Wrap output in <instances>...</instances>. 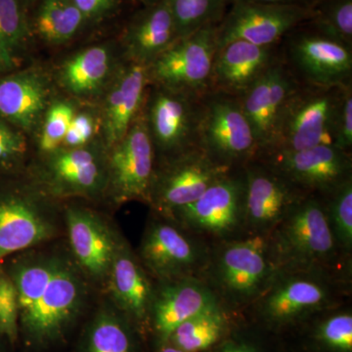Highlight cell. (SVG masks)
I'll return each mask as SVG.
<instances>
[{"label": "cell", "instance_id": "obj_27", "mask_svg": "<svg viewBox=\"0 0 352 352\" xmlns=\"http://www.w3.org/2000/svg\"><path fill=\"white\" fill-rule=\"evenodd\" d=\"M112 53L107 45L85 48L65 62L60 82L72 94L88 96L100 89L110 74Z\"/></svg>", "mask_w": 352, "mask_h": 352}, {"label": "cell", "instance_id": "obj_42", "mask_svg": "<svg viewBox=\"0 0 352 352\" xmlns=\"http://www.w3.org/2000/svg\"><path fill=\"white\" fill-rule=\"evenodd\" d=\"M263 2V3L296 4V6H311L315 0H228L229 6L235 2Z\"/></svg>", "mask_w": 352, "mask_h": 352}, {"label": "cell", "instance_id": "obj_1", "mask_svg": "<svg viewBox=\"0 0 352 352\" xmlns=\"http://www.w3.org/2000/svg\"><path fill=\"white\" fill-rule=\"evenodd\" d=\"M6 268L19 302V325L32 342L57 340L80 312L85 285L75 261L59 252L22 254Z\"/></svg>", "mask_w": 352, "mask_h": 352}, {"label": "cell", "instance_id": "obj_24", "mask_svg": "<svg viewBox=\"0 0 352 352\" xmlns=\"http://www.w3.org/2000/svg\"><path fill=\"white\" fill-rule=\"evenodd\" d=\"M179 38L166 0L143 6L134 14L122 36L126 61L149 66Z\"/></svg>", "mask_w": 352, "mask_h": 352}, {"label": "cell", "instance_id": "obj_38", "mask_svg": "<svg viewBox=\"0 0 352 352\" xmlns=\"http://www.w3.org/2000/svg\"><path fill=\"white\" fill-rule=\"evenodd\" d=\"M25 153V136L0 118V170H12L23 161Z\"/></svg>", "mask_w": 352, "mask_h": 352}, {"label": "cell", "instance_id": "obj_40", "mask_svg": "<svg viewBox=\"0 0 352 352\" xmlns=\"http://www.w3.org/2000/svg\"><path fill=\"white\" fill-rule=\"evenodd\" d=\"M96 127V120L91 113H76L65 136L61 149L87 146L94 138Z\"/></svg>", "mask_w": 352, "mask_h": 352}, {"label": "cell", "instance_id": "obj_39", "mask_svg": "<svg viewBox=\"0 0 352 352\" xmlns=\"http://www.w3.org/2000/svg\"><path fill=\"white\" fill-rule=\"evenodd\" d=\"M333 145L344 151L352 148V82L347 83L342 90L339 112L333 133Z\"/></svg>", "mask_w": 352, "mask_h": 352}, {"label": "cell", "instance_id": "obj_9", "mask_svg": "<svg viewBox=\"0 0 352 352\" xmlns=\"http://www.w3.org/2000/svg\"><path fill=\"white\" fill-rule=\"evenodd\" d=\"M230 6L217 25V47L232 41L279 45L289 32L307 24L312 14L310 6L296 4L239 1Z\"/></svg>", "mask_w": 352, "mask_h": 352}, {"label": "cell", "instance_id": "obj_3", "mask_svg": "<svg viewBox=\"0 0 352 352\" xmlns=\"http://www.w3.org/2000/svg\"><path fill=\"white\" fill-rule=\"evenodd\" d=\"M337 245L325 206L307 194L275 227L272 251L281 265L308 271L332 261Z\"/></svg>", "mask_w": 352, "mask_h": 352}, {"label": "cell", "instance_id": "obj_23", "mask_svg": "<svg viewBox=\"0 0 352 352\" xmlns=\"http://www.w3.org/2000/svg\"><path fill=\"white\" fill-rule=\"evenodd\" d=\"M219 305L217 296L205 284L192 277L163 282L153 295V324L161 342H168L183 322Z\"/></svg>", "mask_w": 352, "mask_h": 352}, {"label": "cell", "instance_id": "obj_12", "mask_svg": "<svg viewBox=\"0 0 352 352\" xmlns=\"http://www.w3.org/2000/svg\"><path fill=\"white\" fill-rule=\"evenodd\" d=\"M244 219L254 230L275 228L307 193L298 189L259 157L243 166Z\"/></svg>", "mask_w": 352, "mask_h": 352}, {"label": "cell", "instance_id": "obj_43", "mask_svg": "<svg viewBox=\"0 0 352 352\" xmlns=\"http://www.w3.org/2000/svg\"><path fill=\"white\" fill-rule=\"evenodd\" d=\"M217 352H258V351L245 342H229Z\"/></svg>", "mask_w": 352, "mask_h": 352}, {"label": "cell", "instance_id": "obj_6", "mask_svg": "<svg viewBox=\"0 0 352 352\" xmlns=\"http://www.w3.org/2000/svg\"><path fill=\"white\" fill-rule=\"evenodd\" d=\"M233 168L222 166L197 145L164 157L155 168L149 203L168 217L200 198L206 190Z\"/></svg>", "mask_w": 352, "mask_h": 352}, {"label": "cell", "instance_id": "obj_10", "mask_svg": "<svg viewBox=\"0 0 352 352\" xmlns=\"http://www.w3.org/2000/svg\"><path fill=\"white\" fill-rule=\"evenodd\" d=\"M110 150L107 187L113 201L149 203L157 154L143 112L132 122L124 138Z\"/></svg>", "mask_w": 352, "mask_h": 352}, {"label": "cell", "instance_id": "obj_5", "mask_svg": "<svg viewBox=\"0 0 352 352\" xmlns=\"http://www.w3.org/2000/svg\"><path fill=\"white\" fill-rule=\"evenodd\" d=\"M279 53L300 85L332 88L352 82V47L307 25L289 32L279 44Z\"/></svg>", "mask_w": 352, "mask_h": 352}, {"label": "cell", "instance_id": "obj_35", "mask_svg": "<svg viewBox=\"0 0 352 352\" xmlns=\"http://www.w3.org/2000/svg\"><path fill=\"white\" fill-rule=\"evenodd\" d=\"M75 115V109L69 102H55L47 108L44 113L43 126L39 138L41 152L48 155L61 149Z\"/></svg>", "mask_w": 352, "mask_h": 352}, {"label": "cell", "instance_id": "obj_18", "mask_svg": "<svg viewBox=\"0 0 352 352\" xmlns=\"http://www.w3.org/2000/svg\"><path fill=\"white\" fill-rule=\"evenodd\" d=\"M56 233L50 214L32 197L17 192L0 194V264Z\"/></svg>", "mask_w": 352, "mask_h": 352}, {"label": "cell", "instance_id": "obj_41", "mask_svg": "<svg viewBox=\"0 0 352 352\" xmlns=\"http://www.w3.org/2000/svg\"><path fill=\"white\" fill-rule=\"evenodd\" d=\"M87 23H96L117 10L120 0H72Z\"/></svg>", "mask_w": 352, "mask_h": 352}, {"label": "cell", "instance_id": "obj_15", "mask_svg": "<svg viewBox=\"0 0 352 352\" xmlns=\"http://www.w3.org/2000/svg\"><path fill=\"white\" fill-rule=\"evenodd\" d=\"M298 85L279 53L270 68L238 98L258 140V155L270 146L285 106Z\"/></svg>", "mask_w": 352, "mask_h": 352}, {"label": "cell", "instance_id": "obj_21", "mask_svg": "<svg viewBox=\"0 0 352 352\" xmlns=\"http://www.w3.org/2000/svg\"><path fill=\"white\" fill-rule=\"evenodd\" d=\"M279 54V45L258 46L232 41L217 47L210 91L239 98L263 75Z\"/></svg>", "mask_w": 352, "mask_h": 352}, {"label": "cell", "instance_id": "obj_2", "mask_svg": "<svg viewBox=\"0 0 352 352\" xmlns=\"http://www.w3.org/2000/svg\"><path fill=\"white\" fill-rule=\"evenodd\" d=\"M346 85L325 88L300 83L285 106L270 146L258 156L333 145V129Z\"/></svg>", "mask_w": 352, "mask_h": 352}, {"label": "cell", "instance_id": "obj_7", "mask_svg": "<svg viewBox=\"0 0 352 352\" xmlns=\"http://www.w3.org/2000/svg\"><path fill=\"white\" fill-rule=\"evenodd\" d=\"M217 25H208L178 38L162 53L148 66L151 85L197 96L210 92L217 50Z\"/></svg>", "mask_w": 352, "mask_h": 352}, {"label": "cell", "instance_id": "obj_14", "mask_svg": "<svg viewBox=\"0 0 352 352\" xmlns=\"http://www.w3.org/2000/svg\"><path fill=\"white\" fill-rule=\"evenodd\" d=\"M270 248L263 235L228 244L219 254L217 276L224 292L235 300L263 293L272 280Z\"/></svg>", "mask_w": 352, "mask_h": 352}, {"label": "cell", "instance_id": "obj_25", "mask_svg": "<svg viewBox=\"0 0 352 352\" xmlns=\"http://www.w3.org/2000/svg\"><path fill=\"white\" fill-rule=\"evenodd\" d=\"M50 95V83L38 71L0 75V118L19 131H32L47 110Z\"/></svg>", "mask_w": 352, "mask_h": 352}, {"label": "cell", "instance_id": "obj_37", "mask_svg": "<svg viewBox=\"0 0 352 352\" xmlns=\"http://www.w3.org/2000/svg\"><path fill=\"white\" fill-rule=\"evenodd\" d=\"M322 346L333 352H352V315L340 312L325 319L316 332Z\"/></svg>", "mask_w": 352, "mask_h": 352}, {"label": "cell", "instance_id": "obj_26", "mask_svg": "<svg viewBox=\"0 0 352 352\" xmlns=\"http://www.w3.org/2000/svg\"><path fill=\"white\" fill-rule=\"evenodd\" d=\"M142 266L126 243L120 240L106 281L113 302L138 321L150 314L154 295Z\"/></svg>", "mask_w": 352, "mask_h": 352}, {"label": "cell", "instance_id": "obj_29", "mask_svg": "<svg viewBox=\"0 0 352 352\" xmlns=\"http://www.w3.org/2000/svg\"><path fill=\"white\" fill-rule=\"evenodd\" d=\"M226 326V315L215 305L180 324L168 342L185 352L207 351L219 342Z\"/></svg>", "mask_w": 352, "mask_h": 352}, {"label": "cell", "instance_id": "obj_44", "mask_svg": "<svg viewBox=\"0 0 352 352\" xmlns=\"http://www.w3.org/2000/svg\"><path fill=\"white\" fill-rule=\"evenodd\" d=\"M16 64H17V62L9 56L6 51L2 50L1 46H0V75H3V74L12 71L13 69H15Z\"/></svg>", "mask_w": 352, "mask_h": 352}, {"label": "cell", "instance_id": "obj_11", "mask_svg": "<svg viewBox=\"0 0 352 352\" xmlns=\"http://www.w3.org/2000/svg\"><path fill=\"white\" fill-rule=\"evenodd\" d=\"M298 189L309 194L332 193L351 177V152L330 144L258 156Z\"/></svg>", "mask_w": 352, "mask_h": 352}, {"label": "cell", "instance_id": "obj_32", "mask_svg": "<svg viewBox=\"0 0 352 352\" xmlns=\"http://www.w3.org/2000/svg\"><path fill=\"white\" fill-rule=\"evenodd\" d=\"M32 38V24L21 0H0V46L16 62Z\"/></svg>", "mask_w": 352, "mask_h": 352}, {"label": "cell", "instance_id": "obj_19", "mask_svg": "<svg viewBox=\"0 0 352 352\" xmlns=\"http://www.w3.org/2000/svg\"><path fill=\"white\" fill-rule=\"evenodd\" d=\"M271 282L261 298V312L276 325L298 320L327 307L332 300L330 287L311 275H285Z\"/></svg>", "mask_w": 352, "mask_h": 352}, {"label": "cell", "instance_id": "obj_4", "mask_svg": "<svg viewBox=\"0 0 352 352\" xmlns=\"http://www.w3.org/2000/svg\"><path fill=\"white\" fill-rule=\"evenodd\" d=\"M199 146L217 163L243 168L258 157L259 146L236 97L210 91L201 98Z\"/></svg>", "mask_w": 352, "mask_h": 352}, {"label": "cell", "instance_id": "obj_13", "mask_svg": "<svg viewBox=\"0 0 352 352\" xmlns=\"http://www.w3.org/2000/svg\"><path fill=\"white\" fill-rule=\"evenodd\" d=\"M244 168L229 170L195 201L178 208L171 217L197 232L224 236L244 219Z\"/></svg>", "mask_w": 352, "mask_h": 352}, {"label": "cell", "instance_id": "obj_30", "mask_svg": "<svg viewBox=\"0 0 352 352\" xmlns=\"http://www.w3.org/2000/svg\"><path fill=\"white\" fill-rule=\"evenodd\" d=\"M180 38L208 25H219L228 0H166Z\"/></svg>", "mask_w": 352, "mask_h": 352}, {"label": "cell", "instance_id": "obj_20", "mask_svg": "<svg viewBox=\"0 0 352 352\" xmlns=\"http://www.w3.org/2000/svg\"><path fill=\"white\" fill-rule=\"evenodd\" d=\"M140 256L152 275L164 282L191 277L200 266L201 252L177 227L157 221L146 231Z\"/></svg>", "mask_w": 352, "mask_h": 352}, {"label": "cell", "instance_id": "obj_33", "mask_svg": "<svg viewBox=\"0 0 352 352\" xmlns=\"http://www.w3.org/2000/svg\"><path fill=\"white\" fill-rule=\"evenodd\" d=\"M85 352H132L131 336L115 314L101 312L90 327Z\"/></svg>", "mask_w": 352, "mask_h": 352}, {"label": "cell", "instance_id": "obj_47", "mask_svg": "<svg viewBox=\"0 0 352 352\" xmlns=\"http://www.w3.org/2000/svg\"><path fill=\"white\" fill-rule=\"evenodd\" d=\"M23 2V4L25 6V8L28 7L32 6L36 0H21Z\"/></svg>", "mask_w": 352, "mask_h": 352}, {"label": "cell", "instance_id": "obj_31", "mask_svg": "<svg viewBox=\"0 0 352 352\" xmlns=\"http://www.w3.org/2000/svg\"><path fill=\"white\" fill-rule=\"evenodd\" d=\"M307 23L315 32L352 47V0H315Z\"/></svg>", "mask_w": 352, "mask_h": 352}, {"label": "cell", "instance_id": "obj_46", "mask_svg": "<svg viewBox=\"0 0 352 352\" xmlns=\"http://www.w3.org/2000/svg\"><path fill=\"white\" fill-rule=\"evenodd\" d=\"M134 1L138 2L141 6H146L156 3V2L160 1V0H134Z\"/></svg>", "mask_w": 352, "mask_h": 352}, {"label": "cell", "instance_id": "obj_28", "mask_svg": "<svg viewBox=\"0 0 352 352\" xmlns=\"http://www.w3.org/2000/svg\"><path fill=\"white\" fill-rule=\"evenodd\" d=\"M87 25L72 0H41L34 18V31L46 43L60 45L72 41Z\"/></svg>", "mask_w": 352, "mask_h": 352}, {"label": "cell", "instance_id": "obj_36", "mask_svg": "<svg viewBox=\"0 0 352 352\" xmlns=\"http://www.w3.org/2000/svg\"><path fill=\"white\" fill-rule=\"evenodd\" d=\"M19 332V302L12 278L0 264V337L17 340Z\"/></svg>", "mask_w": 352, "mask_h": 352}, {"label": "cell", "instance_id": "obj_45", "mask_svg": "<svg viewBox=\"0 0 352 352\" xmlns=\"http://www.w3.org/2000/svg\"><path fill=\"white\" fill-rule=\"evenodd\" d=\"M159 352H185L179 347L175 346V344H171L170 342H164V346L162 347L161 351Z\"/></svg>", "mask_w": 352, "mask_h": 352}, {"label": "cell", "instance_id": "obj_34", "mask_svg": "<svg viewBox=\"0 0 352 352\" xmlns=\"http://www.w3.org/2000/svg\"><path fill=\"white\" fill-rule=\"evenodd\" d=\"M326 207L336 242L344 251L352 247V178L340 184L332 193Z\"/></svg>", "mask_w": 352, "mask_h": 352}, {"label": "cell", "instance_id": "obj_22", "mask_svg": "<svg viewBox=\"0 0 352 352\" xmlns=\"http://www.w3.org/2000/svg\"><path fill=\"white\" fill-rule=\"evenodd\" d=\"M150 85L149 69L146 65L126 61L116 74L102 122L108 149L124 138L132 122L142 112Z\"/></svg>", "mask_w": 352, "mask_h": 352}, {"label": "cell", "instance_id": "obj_16", "mask_svg": "<svg viewBox=\"0 0 352 352\" xmlns=\"http://www.w3.org/2000/svg\"><path fill=\"white\" fill-rule=\"evenodd\" d=\"M43 182L56 196H95L107 187V160L83 146L64 148L48 154Z\"/></svg>", "mask_w": 352, "mask_h": 352}, {"label": "cell", "instance_id": "obj_17", "mask_svg": "<svg viewBox=\"0 0 352 352\" xmlns=\"http://www.w3.org/2000/svg\"><path fill=\"white\" fill-rule=\"evenodd\" d=\"M66 226L76 265L95 283L106 284L120 238L87 208H67Z\"/></svg>", "mask_w": 352, "mask_h": 352}, {"label": "cell", "instance_id": "obj_8", "mask_svg": "<svg viewBox=\"0 0 352 352\" xmlns=\"http://www.w3.org/2000/svg\"><path fill=\"white\" fill-rule=\"evenodd\" d=\"M152 87L142 112L156 154L170 157L199 145L203 96Z\"/></svg>", "mask_w": 352, "mask_h": 352}]
</instances>
